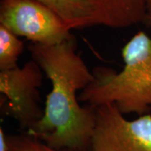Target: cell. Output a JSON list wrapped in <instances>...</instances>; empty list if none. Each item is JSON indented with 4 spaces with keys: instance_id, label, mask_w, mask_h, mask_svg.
<instances>
[{
    "instance_id": "obj_9",
    "label": "cell",
    "mask_w": 151,
    "mask_h": 151,
    "mask_svg": "<svg viewBox=\"0 0 151 151\" xmlns=\"http://www.w3.org/2000/svg\"><path fill=\"white\" fill-rule=\"evenodd\" d=\"M9 151H90V149H55L27 134L9 135Z\"/></svg>"
},
{
    "instance_id": "obj_10",
    "label": "cell",
    "mask_w": 151,
    "mask_h": 151,
    "mask_svg": "<svg viewBox=\"0 0 151 151\" xmlns=\"http://www.w3.org/2000/svg\"><path fill=\"white\" fill-rule=\"evenodd\" d=\"M9 135L6 134L5 130L3 127L0 128V151H9Z\"/></svg>"
},
{
    "instance_id": "obj_1",
    "label": "cell",
    "mask_w": 151,
    "mask_h": 151,
    "mask_svg": "<svg viewBox=\"0 0 151 151\" xmlns=\"http://www.w3.org/2000/svg\"><path fill=\"white\" fill-rule=\"evenodd\" d=\"M28 49L50 81L51 89L43 117L25 132L55 149H89L97 108L81 106L78 92L94 76L77 52L76 38L52 45L32 43Z\"/></svg>"
},
{
    "instance_id": "obj_8",
    "label": "cell",
    "mask_w": 151,
    "mask_h": 151,
    "mask_svg": "<svg viewBox=\"0 0 151 151\" xmlns=\"http://www.w3.org/2000/svg\"><path fill=\"white\" fill-rule=\"evenodd\" d=\"M24 50V44L9 29L0 24V70H11Z\"/></svg>"
},
{
    "instance_id": "obj_4",
    "label": "cell",
    "mask_w": 151,
    "mask_h": 151,
    "mask_svg": "<svg viewBox=\"0 0 151 151\" xmlns=\"http://www.w3.org/2000/svg\"><path fill=\"white\" fill-rule=\"evenodd\" d=\"M0 24L40 45H57L73 36L63 19L37 0H1Z\"/></svg>"
},
{
    "instance_id": "obj_2",
    "label": "cell",
    "mask_w": 151,
    "mask_h": 151,
    "mask_svg": "<svg viewBox=\"0 0 151 151\" xmlns=\"http://www.w3.org/2000/svg\"><path fill=\"white\" fill-rule=\"evenodd\" d=\"M124 67L116 71L96 66L94 79L79 94L80 102L93 107L114 104L123 114L139 116L151 110V37L139 31L122 49Z\"/></svg>"
},
{
    "instance_id": "obj_11",
    "label": "cell",
    "mask_w": 151,
    "mask_h": 151,
    "mask_svg": "<svg viewBox=\"0 0 151 151\" xmlns=\"http://www.w3.org/2000/svg\"><path fill=\"white\" fill-rule=\"evenodd\" d=\"M149 25L151 27V0H147V4H146V16L145 20Z\"/></svg>"
},
{
    "instance_id": "obj_7",
    "label": "cell",
    "mask_w": 151,
    "mask_h": 151,
    "mask_svg": "<svg viewBox=\"0 0 151 151\" xmlns=\"http://www.w3.org/2000/svg\"><path fill=\"white\" fill-rule=\"evenodd\" d=\"M58 14L70 29L100 24L94 0H37Z\"/></svg>"
},
{
    "instance_id": "obj_3",
    "label": "cell",
    "mask_w": 151,
    "mask_h": 151,
    "mask_svg": "<svg viewBox=\"0 0 151 151\" xmlns=\"http://www.w3.org/2000/svg\"><path fill=\"white\" fill-rule=\"evenodd\" d=\"M43 80V70L33 59L21 67L0 70L1 113L25 131L43 117L40 92Z\"/></svg>"
},
{
    "instance_id": "obj_6",
    "label": "cell",
    "mask_w": 151,
    "mask_h": 151,
    "mask_svg": "<svg viewBox=\"0 0 151 151\" xmlns=\"http://www.w3.org/2000/svg\"><path fill=\"white\" fill-rule=\"evenodd\" d=\"M97 4L100 24L124 29L145 20L147 0H94Z\"/></svg>"
},
{
    "instance_id": "obj_5",
    "label": "cell",
    "mask_w": 151,
    "mask_h": 151,
    "mask_svg": "<svg viewBox=\"0 0 151 151\" xmlns=\"http://www.w3.org/2000/svg\"><path fill=\"white\" fill-rule=\"evenodd\" d=\"M90 151H151V114L129 120L114 104L97 108Z\"/></svg>"
}]
</instances>
